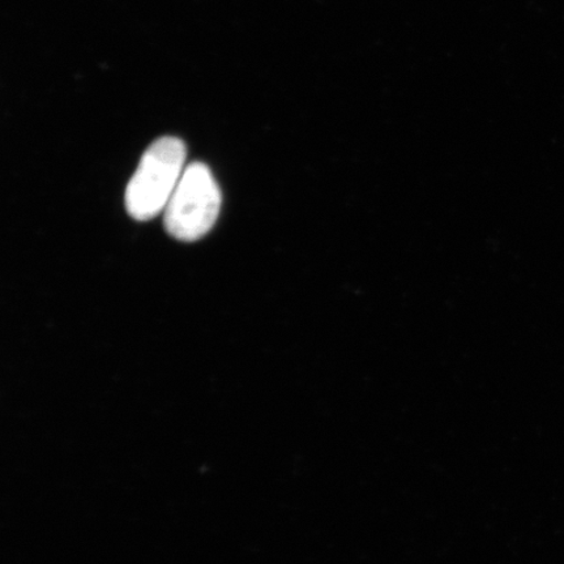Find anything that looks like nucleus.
<instances>
[{"instance_id":"1","label":"nucleus","mask_w":564,"mask_h":564,"mask_svg":"<svg viewBox=\"0 0 564 564\" xmlns=\"http://www.w3.org/2000/svg\"><path fill=\"white\" fill-rule=\"evenodd\" d=\"M186 145L178 138L154 141L139 162L126 189V207L139 221L164 214L186 169Z\"/></svg>"},{"instance_id":"2","label":"nucleus","mask_w":564,"mask_h":564,"mask_svg":"<svg viewBox=\"0 0 564 564\" xmlns=\"http://www.w3.org/2000/svg\"><path fill=\"white\" fill-rule=\"evenodd\" d=\"M221 202V189L210 169L193 162L186 166L164 210L166 231L178 241H197L214 228Z\"/></svg>"}]
</instances>
